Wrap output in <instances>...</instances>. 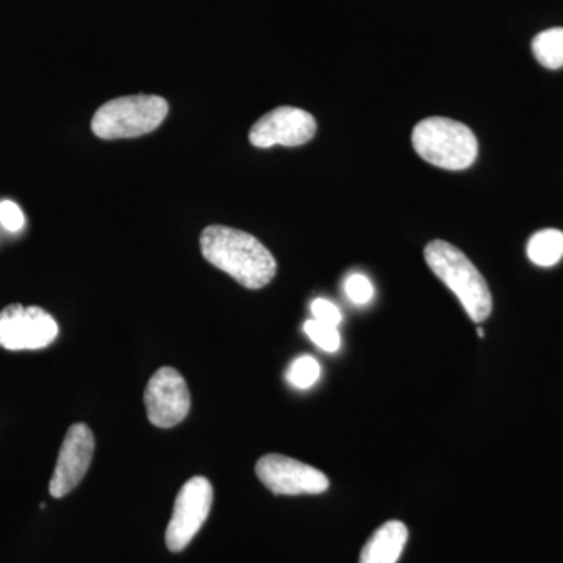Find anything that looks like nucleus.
Listing matches in <instances>:
<instances>
[{"label": "nucleus", "instance_id": "20e7f679", "mask_svg": "<svg viewBox=\"0 0 563 563\" xmlns=\"http://www.w3.org/2000/svg\"><path fill=\"white\" fill-rule=\"evenodd\" d=\"M161 96H125L103 103L91 121L92 133L102 140L135 139L161 128L168 114Z\"/></svg>", "mask_w": 563, "mask_h": 563}, {"label": "nucleus", "instance_id": "ddd939ff", "mask_svg": "<svg viewBox=\"0 0 563 563\" xmlns=\"http://www.w3.org/2000/svg\"><path fill=\"white\" fill-rule=\"evenodd\" d=\"M536 60L547 69H561L563 66V27L548 29L532 41Z\"/></svg>", "mask_w": 563, "mask_h": 563}, {"label": "nucleus", "instance_id": "4468645a", "mask_svg": "<svg viewBox=\"0 0 563 563\" xmlns=\"http://www.w3.org/2000/svg\"><path fill=\"white\" fill-rule=\"evenodd\" d=\"M321 376V366L312 355H302L296 358L288 368L287 380L295 388L306 390L317 384Z\"/></svg>", "mask_w": 563, "mask_h": 563}, {"label": "nucleus", "instance_id": "6ab92c4d", "mask_svg": "<svg viewBox=\"0 0 563 563\" xmlns=\"http://www.w3.org/2000/svg\"><path fill=\"white\" fill-rule=\"evenodd\" d=\"M477 333H479V336H484V331H483V329H481V328H479V329H477Z\"/></svg>", "mask_w": 563, "mask_h": 563}, {"label": "nucleus", "instance_id": "0eeeda50", "mask_svg": "<svg viewBox=\"0 0 563 563\" xmlns=\"http://www.w3.org/2000/svg\"><path fill=\"white\" fill-rule=\"evenodd\" d=\"M255 474L274 495H321L329 488L324 473L287 455H265L255 465Z\"/></svg>", "mask_w": 563, "mask_h": 563}, {"label": "nucleus", "instance_id": "7ed1b4c3", "mask_svg": "<svg viewBox=\"0 0 563 563\" xmlns=\"http://www.w3.org/2000/svg\"><path fill=\"white\" fill-rule=\"evenodd\" d=\"M412 144L422 161L448 172L470 168L479 151L476 135L468 125L439 117L418 122Z\"/></svg>", "mask_w": 563, "mask_h": 563}, {"label": "nucleus", "instance_id": "9b49d317", "mask_svg": "<svg viewBox=\"0 0 563 563\" xmlns=\"http://www.w3.org/2000/svg\"><path fill=\"white\" fill-rule=\"evenodd\" d=\"M409 531L401 521H388L373 533L361 553L358 563H398L406 548Z\"/></svg>", "mask_w": 563, "mask_h": 563}, {"label": "nucleus", "instance_id": "9d476101", "mask_svg": "<svg viewBox=\"0 0 563 563\" xmlns=\"http://www.w3.org/2000/svg\"><path fill=\"white\" fill-rule=\"evenodd\" d=\"M95 448V435L87 424L70 426L52 474L49 492L54 498H63L81 483L90 468Z\"/></svg>", "mask_w": 563, "mask_h": 563}, {"label": "nucleus", "instance_id": "a211bd4d", "mask_svg": "<svg viewBox=\"0 0 563 563\" xmlns=\"http://www.w3.org/2000/svg\"><path fill=\"white\" fill-rule=\"evenodd\" d=\"M310 309H312L313 320L335 325V328L342 322V312L339 307L328 299H314Z\"/></svg>", "mask_w": 563, "mask_h": 563}, {"label": "nucleus", "instance_id": "2eb2a0df", "mask_svg": "<svg viewBox=\"0 0 563 563\" xmlns=\"http://www.w3.org/2000/svg\"><path fill=\"white\" fill-rule=\"evenodd\" d=\"M303 332L309 336L320 350L325 352H335L342 346L339 329L335 325L324 324L317 320L306 321Z\"/></svg>", "mask_w": 563, "mask_h": 563}, {"label": "nucleus", "instance_id": "423d86ee", "mask_svg": "<svg viewBox=\"0 0 563 563\" xmlns=\"http://www.w3.org/2000/svg\"><path fill=\"white\" fill-rule=\"evenodd\" d=\"M58 335V324L41 307L11 303L0 312V346L9 351L41 350Z\"/></svg>", "mask_w": 563, "mask_h": 563}, {"label": "nucleus", "instance_id": "1a4fd4ad", "mask_svg": "<svg viewBox=\"0 0 563 563\" xmlns=\"http://www.w3.org/2000/svg\"><path fill=\"white\" fill-rule=\"evenodd\" d=\"M317 121L309 111L296 107H279L255 122L250 132L252 146H302L313 140Z\"/></svg>", "mask_w": 563, "mask_h": 563}, {"label": "nucleus", "instance_id": "f257e3e1", "mask_svg": "<svg viewBox=\"0 0 563 563\" xmlns=\"http://www.w3.org/2000/svg\"><path fill=\"white\" fill-rule=\"evenodd\" d=\"M201 250L207 262L250 290L266 287L276 277V258L251 233L210 225L202 232Z\"/></svg>", "mask_w": 563, "mask_h": 563}, {"label": "nucleus", "instance_id": "f8f14e48", "mask_svg": "<svg viewBox=\"0 0 563 563\" xmlns=\"http://www.w3.org/2000/svg\"><path fill=\"white\" fill-rule=\"evenodd\" d=\"M528 257L533 265L550 268L563 258V232L543 229L533 233L528 243Z\"/></svg>", "mask_w": 563, "mask_h": 563}, {"label": "nucleus", "instance_id": "6e6552de", "mask_svg": "<svg viewBox=\"0 0 563 563\" xmlns=\"http://www.w3.org/2000/svg\"><path fill=\"white\" fill-rule=\"evenodd\" d=\"M147 420L157 428L180 424L190 412L191 396L184 376L172 366H163L147 383L144 391Z\"/></svg>", "mask_w": 563, "mask_h": 563}, {"label": "nucleus", "instance_id": "39448f33", "mask_svg": "<svg viewBox=\"0 0 563 563\" xmlns=\"http://www.w3.org/2000/svg\"><path fill=\"white\" fill-rule=\"evenodd\" d=\"M211 504H213V487L206 477H191L180 488L174 503L172 520L166 528L165 539L169 551L180 553L191 543L209 518Z\"/></svg>", "mask_w": 563, "mask_h": 563}, {"label": "nucleus", "instance_id": "f3484780", "mask_svg": "<svg viewBox=\"0 0 563 563\" xmlns=\"http://www.w3.org/2000/svg\"><path fill=\"white\" fill-rule=\"evenodd\" d=\"M0 224L9 232H20L25 224L24 213L13 201L0 202Z\"/></svg>", "mask_w": 563, "mask_h": 563}, {"label": "nucleus", "instance_id": "f03ea898", "mask_svg": "<svg viewBox=\"0 0 563 563\" xmlns=\"http://www.w3.org/2000/svg\"><path fill=\"white\" fill-rule=\"evenodd\" d=\"M424 258L432 273L457 296L472 321L488 320L493 310L490 288L461 250L443 240H433L426 246Z\"/></svg>", "mask_w": 563, "mask_h": 563}, {"label": "nucleus", "instance_id": "dca6fc26", "mask_svg": "<svg viewBox=\"0 0 563 563\" xmlns=\"http://www.w3.org/2000/svg\"><path fill=\"white\" fill-rule=\"evenodd\" d=\"M344 292H346L347 299L355 303V306H366L374 296L372 280L363 276V274H350L346 280H344Z\"/></svg>", "mask_w": 563, "mask_h": 563}]
</instances>
